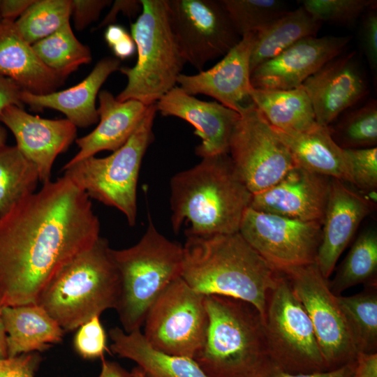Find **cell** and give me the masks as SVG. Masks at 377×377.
Wrapping results in <instances>:
<instances>
[{
	"mask_svg": "<svg viewBox=\"0 0 377 377\" xmlns=\"http://www.w3.org/2000/svg\"><path fill=\"white\" fill-rule=\"evenodd\" d=\"M91 199L66 175L0 217V306L37 303L50 281L100 237Z\"/></svg>",
	"mask_w": 377,
	"mask_h": 377,
	"instance_id": "1",
	"label": "cell"
},
{
	"mask_svg": "<svg viewBox=\"0 0 377 377\" xmlns=\"http://www.w3.org/2000/svg\"><path fill=\"white\" fill-rule=\"evenodd\" d=\"M181 277L205 296L238 299L265 316L268 296L283 274L268 263L239 232L186 235Z\"/></svg>",
	"mask_w": 377,
	"mask_h": 377,
	"instance_id": "2",
	"label": "cell"
},
{
	"mask_svg": "<svg viewBox=\"0 0 377 377\" xmlns=\"http://www.w3.org/2000/svg\"><path fill=\"white\" fill-rule=\"evenodd\" d=\"M251 197L228 154L202 158L171 178L172 229L188 224L185 234L194 236L238 232Z\"/></svg>",
	"mask_w": 377,
	"mask_h": 377,
	"instance_id": "3",
	"label": "cell"
},
{
	"mask_svg": "<svg viewBox=\"0 0 377 377\" xmlns=\"http://www.w3.org/2000/svg\"><path fill=\"white\" fill-rule=\"evenodd\" d=\"M112 249L100 237L65 265L40 295L36 304L65 332L116 309L120 279Z\"/></svg>",
	"mask_w": 377,
	"mask_h": 377,
	"instance_id": "4",
	"label": "cell"
},
{
	"mask_svg": "<svg viewBox=\"0 0 377 377\" xmlns=\"http://www.w3.org/2000/svg\"><path fill=\"white\" fill-rule=\"evenodd\" d=\"M148 218L147 230L137 244L112 249L120 279L115 310L126 333L140 330L152 304L181 276L183 246L163 236Z\"/></svg>",
	"mask_w": 377,
	"mask_h": 377,
	"instance_id": "5",
	"label": "cell"
},
{
	"mask_svg": "<svg viewBox=\"0 0 377 377\" xmlns=\"http://www.w3.org/2000/svg\"><path fill=\"white\" fill-rule=\"evenodd\" d=\"M208 328L193 358L209 377H247L267 357L262 317L235 298L205 296Z\"/></svg>",
	"mask_w": 377,
	"mask_h": 377,
	"instance_id": "6",
	"label": "cell"
},
{
	"mask_svg": "<svg viewBox=\"0 0 377 377\" xmlns=\"http://www.w3.org/2000/svg\"><path fill=\"white\" fill-rule=\"evenodd\" d=\"M140 2L141 13L131 24L137 62L132 68H119L128 81L116 99L136 100L149 105L177 86L186 61L170 27L167 0Z\"/></svg>",
	"mask_w": 377,
	"mask_h": 377,
	"instance_id": "7",
	"label": "cell"
},
{
	"mask_svg": "<svg viewBox=\"0 0 377 377\" xmlns=\"http://www.w3.org/2000/svg\"><path fill=\"white\" fill-rule=\"evenodd\" d=\"M156 112V103L148 105L128 140L110 155L90 156L61 169L90 199L120 211L131 226L136 222L139 172L154 139L152 128Z\"/></svg>",
	"mask_w": 377,
	"mask_h": 377,
	"instance_id": "8",
	"label": "cell"
},
{
	"mask_svg": "<svg viewBox=\"0 0 377 377\" xmlns=\"http://www.w3.org/2000/svg\"><path fill=\"white\" fill-rule=\"evenodd\" d=\"M263 326L267 357L276 366L291 374L327 371L311 320L283 274L269 294Z\"/></svg>",
	"mask_w": 377,
	"mask_h": 377,
	"instance_id": "9",
	"label": "cell"
},
{
	"mask_svg": "<svg viewBox=\"0 0 377 377\" xmlns=\"http://www.w3.org/2000/svg\"><path fill=\"white\" fill-rule=\"evenodd\" d=\"M208 324L205 296L179 276L151 306L142 334L157 350L193 359L205 343Z\"/></svg>",
	"mask_w": 377,
	"mask_h": 377,
	"instance_id": "10",
	"label": "cell"
},
{
	"mask_svg": "<svg viewBox=\"0 0 377 377\" xmlns=\"http://www.w3.org/2000/svg\"><path fill=\"white\" fill-rule=\"evenodd\" d=\"M239 114L228 154L239 177L253 195L274 185L297 165L252 102Z\"/></svg>",
	"mask_w": 377,
	"mask_h": 377,
	"instance_id": "11",
	"label": "cell"
},
{
	"mask_svg": "<svg viewBox=\"0 0 377 377\" xmlns=\"http://www.w3.org/2000/svg\"><path fill=\"white\" fill-rule=\"evenodd\" d=\"M313 327L327 370L355 360L357 352L336 296L316 263L282 272Z\"/></svg>",
	"mask_w": 377,
	"mask_h": 377,
	"instance_id": "12",
	"label": "cell"
},
{
	"mask_svg": "<svg viewBox=\"0 0 377 377\" xmlns=\"http://www.w3.org/2000/svg\"><path fill=\"white\" fill-rule=\"evenodd\" d=\"M238 232L280 272L315 263L322 237V222L303 221L257 211L249 207Z\"/></svg>",
	"mask_w": 377,
	"mask_h": 377,
	"instance_id": "13",
	"label": "cell"
},
{
	"mask_svg": "<svg viewBox=\"0 0 377 377\" xmlns=\"http://www.w3.org/2000/svg\"><path fill=\"white\" fill-rule=\"evenodd\" d=\"M170 27L186 63L200 71L241 39L220 1L167 0Z\"/></svg>",
	"mask_w": 377,
	"mask_h": 377,
	"instance_id": "14",
	"label": "cell"
},
{
	"mask_svg": "<svg viewBox=\"0 0 377 377\" xmlns=\"http://www.w3.org/2000/svg\"><path fill=\"white\" fill-rule=\"evenodd\" d=\"M350 36L302 38L261 64L251 73L253 88L291 89L300 87L328 61L342 54Z\"/></svg>",
	"mask_w": 377,
	"mask_h": 377,
	"instance_id": "15",
	"label": "cell"
},
{
	"mask_svg": "<svg viewBox=\"0 0 377 377\" xmlns=\"http://www.w3.org/2000/svg\"><path fill=\"white\" fill-rule=\"evenodd\" d=\"M301 86L311 101L316 122L322 126H330L368 93L366 75L355 51L330 60Z\"/></svg>",
	"mask_w": 377,
	"mask_h": 377,
	"instance_id": "16",
	"label": "cell"
},
{
	"mask_svg": "<svg viewBox=\"0 0 377 377\" xmlns=\"http://www.w3.org/2000/svg\"><path fill=\"white\" fill-rule=\"evenodd\" d=\"M0 121L13 134L18 149L36 166L43 184L50 181L57 157L77 139V127L67 119L41 118L15 105L2 111Z\"/></svg>",
	"mask_w": 377,
	"mask_h": 377,
	"instance_id": "17",
	"label": "cell"
},
{
	"mask_svg": "<svg viewBox=\"0 0 377 377\" xmlns=\"http://www.w3.org/2000/svg\"><path fill=\"white\" fill-rule=\"evenodd\" d=\"M256 33L242 36L239 41L212 68L195 75L181 73L177 84L187 94H203L239 112L250 100V58Z\"/></svg>",
	"mask_w": 377,
	"mask_h": 377,
	"instance_id": "18",
	"label": "cell"
},
{
	"mask_svg": "<svg viewBox=\"0 0 377 377\" xmlns=\"http://www.w3.org/2000/svg\"><path fill=\"white\" fill-rule=\"evenodd\" d=\"M331 178L295 166L279 182L253 194L249 207L303 221L322 222Z\"/></svg>",
	"mask_w": 377,
	"mask_h": 377,
	"instance_id": "19",
	"label": "cell"
},
{
	"mask_svg": "<svg viewBox=\"0 0 377 377\" xmlns=\"http://www.w3.org/2000/svg\"><path fill=\"white\" fill-rule=\"evenodd\" d=\"M163 116H174L190 123L201 139L195 154L202 157L227 154L239 114L218 102L198 99L175 86L156 103Z\"/></svg>",
	"mask_w": 377,
	"mask_h": 377,
	"instance_id": "20",
	"label": "cell"
},
{
	"mask_svg": "<svg viewBox=\"0 0 377 377\" xmlns=\"http://www.w3.org/2000/svg\"><path fill=\"white\" fill-rule=\"evenodd\" d=\"M371 209L369 200L345 182L331 178L322 221L321 242L315 262L325 279H329L339 258Z\"/></svg>",
	"mask_w": 377,
	"mask_h": 377,
	"instance_id": "21",
	"label": "cell"
},
{
	"mask_svg": "<svg viewBox=\"0 0 377 377\" xmlns=\"http://www.w3.org/2000/svg\"><path fill=\"white\" fill-rule=\"evenodd\" d=\"M98 98V126L89 134L75 140L79 151L62 168L95 156L100 151H114L119 149L135 131L148 107L136 100L118 101L106 90L99 91Z\"/></svg>",
	"mask_w": 377,
	"mask_h": 377,
	"instance_id": "22",
	"label": "cell"
},
{
	"mask_svg": "<svg viewBox=\"0 0 377 377\" xmlns=\"http://www.w3.org/2000/svg\"><path fill=\"white\" fill-rule=\"evenodd\" d=\"M119 66L120 61L117 58H103L77 84L63 91L43 95L22 90L21 101L36 110L45 108L58 110L64 113L66 119L76 127H88L99 119L96 98L100 88L112 73L119 70Z\"/></svg>",
	"mask_w": 377,
	"mask_h": 377,
	"instance_id": "23",
	"label": "cell"
},
{
	"mask_svg": "<svg viewBox=\"0 0 377 377\" xmlns=\"http://www.w3.org/2000/svg\"><path fill=\"white\" fill-rule=\"evenodd\" d=\"M0 75L36 95L56 91L65 80L42 62L15 22L6 20L0 22Z\"/></svg>",
	"mask_w": 377,
	"mask_h": 377,
	"instance_id": "24",
	"label": "cell"
},
{
	"mask_svg": "<svg viewBox=\"0 0 377 377\" xmlns=\"http://www.w3.org/2000/svg\"><path fill=\"white\" fill-rule=\"evenodd\" d=\"M287 147L296 165L310 172L350 183L344 149L332 137L329 126L318 125L304 132H289L271 126Z\"/></svg>",
	"mask_w": 377,
	"mask_h": 377,
	"instance_id": "25",
	"label": "cell"
},
{
	"mask_svg": "<svg viewBox=\"0 0 377 377\" xmlns=\"http://www.w3.org/2000/svg\"><path fill=\"white\" fill-rule=\"evenodd\" d=\"M8 357L43 352L60 343L65 331L38 304L2 307Z\"/></svg>",
	"mask_w": 377,
	"mask_h": 377,
	"instance_id": "26",
	"label": "cell"
},
{
	"mask_svg": "<svg viewBox=\"0 0 377 377\" xmlns=\"http://www.w3.org/2000/svg\"><path fill=\"white\" fill-rule=\"evenodd\" d=\"M109 337L111 351L135 362L145 377H209L194 359L154 348L140 330L126 333L116 326L109 330Z\"/></svg>",
	"mask_w": 377,
	"mask_h": 377,
	"instance_id": "27",
	"label": "cell"
},
{
	"mask_svg": "<svg viewBox=\"0 0 377 377\" xmlns=\"http://www.w3.org/2000/svg\"><path fill=\"white\" fill-rule=\"evenodd\" d=\"M250 99L269 125L289 132H304L318 125L311 101L304 89L252 88Z\"/></svg>",
	"mask_w": 377,
	"mask_h": 377,
	"instance_id": "28",
	"label": "cell"
},
{
	"mask_svg": "<svg viewBox=\"0 0 377 377\" xmlns=\"http://www.w3.org/2000/svg\"><path fill=\"white\" fill-rule=\"evenodd\" d=\"M321 24L301 6L288 10L257 32L250 58L251 73L299 40L316 36Z\"/></svg>",
	"mask_w": 377,
	"mask_h": 377,
	"instance_id": "29",
	"label": "cell"
},
{
	"mask_svg": "<svg viewBox=\"0 0 377 377\" xmlns=\"http://www.w3.org/2000/svg\"><path fill=\"white\" fill-rule=\"evenodd\" d=\"M377 232L369 228L362 232L351 246L335 276L328 281L331 291L341 295L359 284L376 286Z\"/></svg>",
	"mask_w": 377,
	"mask_h": 377,
	"instance_id": "30",
	"label": "cell"
},
{
	"mask_svg": "<svg viewBox=\"0 0 377 377\" xmlns=\"http://www.w3.org/2000/svg\"><path fill=\"white\" fill-rule=\"evenodd\" d=\"M337 301L358 353L377 350L376 286L351 296H337Z\"/></svg>",
	"mask_w": 377,
	"mask_h": 377,
	"instance_id": "31",
	"label": "cell"
},
{
	"mask_svg": "<svg viewBox=\"0 0 377 377\" xmlns=\"http://www.w3.org/2000/svg\"><path fill=\"white\" fill-rule=\"evenodd\" d=\"M36 166L16 146L0 147V217L16 202L36 192Z\"/></svg>",
	"mask_w": 377,
	"mask_h": 377,
	"instance_id": "32",
	"label": "cell"
},
{
	"mask_svg": "<svg viewBox=\"0 0 377 377\" xmlns=\"http://www.w3.org/2000/svg\"><path fill=\"white\" fill-rule=\"evenodd\" d=\"M31 45L42 62L64 80L91 60L89 48L75 37L70 22Z\"/></svg>",
	"mask_w": 377,
	"mask_h": 377,
	"instance_id": "33",
	"label": "cell"
},
{
	"mask_svg": "<svg viewBox=\"0 0 377 377\" xmlns=\"http://www.w3.org/2000/svg\"><path fill=\"white\" fill-rule=\"evenodd\" d=\"M71 15V0H35L15 25L24 40L33 45L70 22Z\"/></svg>",
	"mask_w": 377,
	"mask_h": 377,
	"instance_id": "34",
	"label": "cell"
},
{
	"mask_svg": "<svg viewBox=\"0 0 377 377\" xmlns=\"http://www.w3.org/2000/svg\"><path fill=\"white\" fill-rule=\"evenodd\" d=\"M219 1L241 37L261 31L289 10L277 0Z\"/></svg>",
	"mask_w": 377,
	"mask_h": 377,
	"instance_id": "35",
	"label": "cell"
},
{
	"mask_svg": "<svg viewBox=\"0 0 377 377\" xmlns=\"http://www.w3.org/2000/svg\"><path fill=\"white\" fill-rule=\"evenodd\" d=\"M330 127V126H329ZM335 142L342 149L376 147L377 144V103L371 100L348 113L336 127H330Z\"/></svg>",
	"mask_w": 377,
	"mask_h": 377,
	"instance_id": "36",
	"label": "cell"
},
{
	"mask_svg": "<svg viewBox=\"0 0 377 377\" xmlns=\"http://www.w3.org/2000/svg\"><path fill=\"white\" fill-rule=\"evenodd\" d=\"M374 0H304L302 6L317 21L353 24L369 10Z\"/></svg>",
	"mask_w": 377,
	"mask_h": 377,
	"instance_id": "37",
	"label": "cell"
},
{
	"mask_svg": "<svg viewBox=\"0 0 377 377\" xmlns=\"http://www.w3.org/2000/svg\"><path fill=\"white\" fill-rule=\"evenodd\" d=\"M349 165L350 184L364 192L377 188V148L344 149Z\"/></svg>",
	"mask_w": 377,
	"mask_h": 377,
	"instance_id": "38",
	"label": "cell"
},
{
	"mask_svg": "<svg viewBox=\"0 0 377 377\" xmlns=\"http://www.w3.org/2000/svg\"><path fill=\"white\" fill-rule=\"evenodd\" d=\"M76 330L73 342L75 352L84 359L103 357L108 351L107 334L100 316L89 319Z\"/></svg>",
	"mask_w": 377,
	"mask_h": 377,
	"instance_id": "39",
	"label": "cell"
},
{
	"mask_svg": "<svg viewBox=\"0 0 377 377\" xmlns=\"http://www.w3.org/2000/svg\"><path fill=\"white\" fill-rule=\"evenodd\" d=\"M355 367V360L332 370L310 374H291L282 370L265 357L247 377H352Z\"/></svg>",
	"mask_w": 377,
	"mask_h": 377,
	"instance_id": "40",
	"label": "cell"
},
{
	"mask_svg": "<svg viewBox=\"0 0 377 377\" xmlns=\"http://www.w3.org/2000/svg\"><path fill=\"white\" fill-rule=\"evenodd\" d=\"M41 362L38 352L0 359V377H36Z\"/></svg>",
	"mask_w": 377,
	"mask_h": 377,
	"instance_id": "41",
	"label": "cell"
},
{
	"mask_svg": "<svg viewBox=\"0 0 377 377\" xmlns=\"http://www.w3.org/2000/svg\"><path fill=\"white\" fill-rule=\"evenodd\" d=\"M359 38L363 53L373 71L377 70V13L376 7L363 15Z\"/></svg>",
	"mask_w": 377,
	"mask_h": 377,
	"instance_id": "42",
	"label": "cell"
},
{
	"mask_svg": "<svg viewBox=\"0 0 377 377\" xmlns=\"http://www.w3.org/2000/svg\"><path fill=\"white\" fill-rule=\"evenodd\" d=\"M109 0H71V15L75 27L81 31L96 21Z\"/></svg>",
	"mask_w": 377,
	"mask_h": 377,
	"instance_id": "43",
	"label": "cell"
},
{
	"mask_svg": "<svg viewBox=\"0 0 377 377\" xmlns=\"http://www.w3.org/2000/svg\"><path fill=\"white\" fill-rule=\"evenodd\" d=\"M21 87L10 78L0 75V115L8 106L15 105L23 108ZM6 133L0 126V147L6 145Z\"/></svg>",
	"mask_w": 377,
	"mask_h": 377,
	"instance_id": "44",
	"label": "cell"
},
{
	"mask_svg": "<svg viewBox=\"0 0 377 377\" xmlns=\"http://www.w3.org/2000/svg\"><path fill=\"white\" fill-rule=\"evenodd\" d=\"M142 10V4L140 1L138 0H117L113 3L112 7L108 12L105 18L99 24L97 28H101L105 26L113 24L115 22L119 12L132 17Z\"/></svg>",
	"mask_w": 377,
	"mask_h": 377,
	"instance_id": "45",
	"label": "cell"
},
{
	"mask_svg": "<svg viewBox=\"0 0 377 377\" xmlns=\"http://www.w3.org/2000/svg\"><path fill=\"white\" fill-rule=\"evenodd\" d=\"M352 377H377V353H358Z\"/></svg>",
	"mask_w": 377,
	"mask_h": 377,
	"instance_id": "46",
	"label": "cell"
},
{
	"mask_svg": "<svg viewBox=\"0 0 377 377\" xmlns=\"http://www.w3.org/2000/svg\"><path fill=\"white\" fill-rule=\"evenodd\" d=\"M35 0H1L0 13L2 20L14 21L20 17Z\"/></svg>",
	"mask_w": 377,
	"mask_h": 377,
	"instance_id": "47",
	"label": "cell"
},
{
	"mask_svg": "<svg viewBox=\"0 0 377 377\" xmlns=\"http://www.w3.org/2000/svg\"><path fill=\"white\" fill-rule=\"evenodd\" d=\"M117 58L125 59L132 56L136 50L135 43L129 34L111 47Z\"/></svg>",
	"mask_w": 377,
	"mask_h": 377,
	"instance_id": "48",
	"label": "cell"
},
{
	"mask_svg": "<svg viewBox=\"0 0 377 377\" xmlns=\"http://www.w3.org/2000/svg\"><path fill=\"white\" fill-rule=\"evenodd\" d=\"M98 377H133L131 372L127 371L115 362L101 358V369Z\"/></svg>",
	"mask_w": 377,
	"mask_h": 377,
	"instance_id": "49",
	"label": "cell"
},
{
	"mask_svg": "<svg viewBox=\"0 0 377 377\" xmlns=\"http://www.w3.org/2000/svg\"><path fill=\"white\" fill-rule=\"evenodd\" d=\"M128 34V33L122 26L113 24L107 27L104 38L108 46L111 48Z\"/></svg>",
	"mask_w": 377,
	"mask_h": 377,
	"instance_id": "50",
	"label": "cell"
},
{
	"mask_svg": "<svg viewBox=\"0 0 377 377\" xmlns=\"http://www.w3.org/2000/svg\"><path fill=\"white\" fill-rule=\"evenodd\" d=\"M6 332L2 318V306H0V359L8 357Z\"/></svg>",
	"mask_w": 377,
	"mask_h": 377,
	"instance_id": "51",
	"label": "cell"
},
{
	"mask_svg": "<svg viewBox=\"0 0 377 377\" xmlns=\"http://www.w3.org/2000/svg\"><path fill=\"white\" fill-rule=\"evenodd\" d=\"M131 374L133 375V377H145L142 371L140 370V369L138 367H134L132 371Z\"/></svg>",
	"mask_w": 377,
	"mask_h": 377,
	"instance_id": "52",
	"label": "cell"
},
{
	"mask_svg": "<svg viewBox=\"0 0 377 377\" xmlns=\"http://www.w3.org/2000/svg\"><path fill=\"white\" fill-rule=\"evenodd\" d=\"M0 3H1V0H0ZM2 20V18H1V13H0V22Z\"/></svg>",
	"mask_w": 377,
	"mask_h": 377,
	"instance_id": "53",
	"label": "cell"
}]
</instances>
